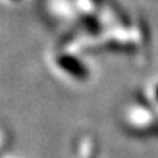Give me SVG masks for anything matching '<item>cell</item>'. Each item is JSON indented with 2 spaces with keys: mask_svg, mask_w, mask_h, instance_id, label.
I'll return each instance as SVG.
<instances>
[{
  "mask_svg": "<svg viewBox=\"0 0 158 158\" xmlns=\"http://www.w3.org/2000/svg\"><path fill=\"white\" fill-rule=\"evenodd\" d=\"M44 15L57 23L73 25L79 18L76 0H43Z\"/></svg>",
  "mask_w": 158,
  "mask_h": 158,
  "instance_id": "cell-3",
  "label": "cell"
},
{
  "mask_svg": "<svg viewBox=\"0 0 158 158\" xmlns=\"http://www.w3.org/2000/svg\"><path fill=\"white\" fill-rule=\"evenodd\" d=\"M123 124L135 136H157L158 111L147 101H135L123 110Z\"/></svg>",
  "mask_w": 158,
  "mask_h": 158,
  "instance_id": "cell-1",
  "label": "cell"
},
{
  "mask_svg": "<svg viewBox=\"0 0 158 158\" xmlns=\"http://www.w3.org/2000/svg\"><path fill=\"white\" fill-rule=\"evenodd\" d=\"M147 102L158 111V79L147 88Z\"/></svg>",
  "mask_w": 158,
  "mask_h": 158,
  "instance_id": "cell-5",
  "label": "cell"
},
{
  "mask_svg": "<svg viewBox=\"0 0 158 158\" xmlns=\"http://www.w3.org/2000/svg\"><path fill=\"white\" fill-rule=\"evenodd\" d=\"M51 64L59 73L64 75L68 79L75 82H86L91 78V72L84 60L79 57V53L59 48L51 57Z\"/></svg>",
  "mask_w": 158,
  "mask_h": 158,
  "instance_id": "cell-2",
  "label": "cell"
},
{
  "mask_svg": "<svg viewBox=\"0 0 158 158\" xmlns=\"http://www.w3.org/2000/svg\"><path fill=\"white\" fill-rule=\"evenodd\" d=\"M98 147L89 135H81L75 142V158H97Z\"/></svg>",
  "mask_w": 158,
  "mask_h": 158,
  "instance_id": "cell-4",
  "label": "cell"
},
{
  "mask_svg": "<svg viewBox=\"0 0 158 158\" xmlns=\"http://www.w3.org/2000/svg\"><path fill=\"white\" fill-rule=\"evenodd\" d=\"M10 3H18V2H21V0H9Z\"/></svg>",
  "mask_w": 158,
  "mask_h": 158,
  "instance_id": "cell-6",
  "label": "cell"
}]
</instances>
